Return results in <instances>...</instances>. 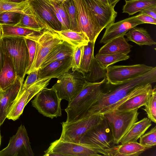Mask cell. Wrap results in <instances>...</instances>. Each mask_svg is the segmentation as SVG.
Masks as SVG:
<instances>
[{
	"label": "cell",
	"mask_w": 156,
	"mask_h": 156,
	"mask_svg": "<svg viewBox=\"0 0 156 156\" xmlns=\"http://www.w3.org/2000/svg\"><path fill=\"white\" fill-rule=\"evenodd\" d=\"M156 82V67L142 75L120 83L113 84L106 80L101 85L96 101L85 117L94 114H104L114 110L129 98L152 90L151 84Z\"/></svg>",
	"instance_id": "1"
},
{
	"label": "cell",
	"mask_w": 156,
	"mask_h": 156,
	"mask_svg": "<svg viewBox=\"0 0 156 156\" xmlns=\"http://www.w3.org/2000/svg\"><path fill=\"white\" fill-rule=\"evenodd\" d=\"M106 78L97 83L87 82L81 91L69 102L65 111L67 114L66 123H69L85 117L90 108L96 101L100 91L101 85Z\"/></svg>",
	"instance_id": "2"
},
{
	"label": "cell",
	"mask_w": 156,
	"mask_h": 156,
	"mask_svg": "<svg viewBox=\"0 0 156 156\" xmlns=\"http://www.w3.org/2000/svg\"><path fill=\"white\" fill-rule=\"evenodd\" d=\"M2 48L10 56L17 77L23 83L29 62V55L25 38L20 37H1Z\"/></svg>",
	"instance_id": "3"
},
{
	"label": "cell",
	"mask_w": 156,
	"mask_h": 156,
	"mask_svg": "<svg viewBox=\"0 0 156 156\" xmlns=\"http://www.w3.org/2000/svg\"><path fill=\"white\" fill-rule=\"evenodd\" d=\"M138 109L122 111L115 109L103 114L110 129L113 144H118L133 124L138 120Z\"/></svg>",
	"instance_id": "4"
},
{
	"label": "cell",
	"mask_w": 156,
	"mask_h": 156,
	"mask_svg": "<svg viewBox=\"0 0 156 156\" xmlns=\"http://www.w3.org/2000/svg\"><path fill=\"white\" fill-rule=\"evenodd\" d=\"M112 143L111 132L105 118L100 124L82 135L79 142V144L104 156H108V151L112 146Z\"/></svg>",
	"instance_id": "5"
},
{
	"label": "cell",
	"mask_w": 156,
	"mask_h": 156,
	"mask_svg": "<svg viewBox=\"0 0 156 156\" xmlns=\"http://www.w3.org/2000/svg\"><path fill=\"white\" fill-rule=\"evenodd\" d=\"M58 79L52 87L61 100L65 99L69 102L76 96L87 82L85 75L77 70L68 71Z\"/></svg>",
	"instance_id": "6"
},
{
	"label": "cell",
	"mask_w": 156,
	"mask_h": 156,
	"mask_svg": "<svg viewBox=\"0 0 156 156\" xmlns=\"http://www.w3.org/2000/svg\"><path fill=\"white\" fill-rule=\"evenodd\" d=\"M102 114H94L76 121L61 123L62 130L59 140L79 144L81 136L89 130L100 124L104 119Z\"/></svg>",
	"instance_id": "7"
},
{
	"label": "cell",
	"mask_w": 156,
	"mask_h": 156,
	"mask_svg": "<svg viewBox=\"0 0 156 156\" xmlns=\"http://www.w3.org/2000/svg\"><path fill=\"white\" fill-rule=\"evenodd\" d=\"M73 1L76 10V27L74 31L84 33L90 41L95 43L103 29L84 0Z\"/></svg>",
	"instance_id": "8"
},
{
	"label": "cell",
	"mask_w": 156,
	"mask_h": 156,
	"mask_svg": "<svg viewBox=\"0 0 156 156\" xmlns=\"http://www.w3.org/2000/svg\"><path fill=\"white\" fill-rule=\"evenodd\" d=\"M61 101L55 89L45 87L35 95L31 103L39 113L53 119L62 115Z\"/></svg>",
	"instance_id": "9"
},
{
	"label": "cell",
	"mask_w": 156,
	"mask_h": 156,
	"mask_svg": "<svg viewBox=\"0 0 156 156\" xmlns=\"http://www.w3.org/2000/svg\"><path fill=\"white\" fill-rule=\"evenodd\" d=\"M63 41L54 31L45 30L36 41L35 57L28 74L32 71L38 70L48 54Z\"/></svg>",
	"instance_id": "10"
},
{
	"label": "cell",
	"mask_w": 156,
	"mask_h": 156,
	"mask_svg": "<svg viewBox=\"0 0 156 156\" xmlns=\"http://www.w3.org/2000/svg\"><path fill=\"white\" fill-rule=\"evenodd\" d=\"M153 68L145 64L109 66L106 69L107 80L113 84L120 83L142 75Z\"/></svg>",
	"instance_id": "11"
},
{
	"label": "cell",
	"mask_w": 156,
	"mask_h": 156,
	"mask_svg": "<svg viewBox=\"0 0 156 156\" xmlns=\"http://www.w3.org/2000/svg\"><path fill=\"white\" fill-rule=\"evenodd\" d=\"M27 3L46 29L62 30V25L56 17L54 8L48 0H28Z\"/></svg>",
	"instance_id": "12"
},
{
	"label": "cell",
	"mask_w": 156,
	"mask_h": 156,
	"mask_svg": "<svg viewBox=\"0 0 156 156\" xmlns=\"http://www.w3.org/2000/svg\"><path fill=\"white\" fill-rule=\"evenodd\" d=\"M27 131L21 125L16 134L10 138L8 146L0 151V156H34Z\"/></svg>",
	"instance_id": "13"
},
{
	"label": "cell",
	"mask_w": 156,
	"mask_h": 156,
	"mask_svg": "<svg viewBox=\"0 0 156 156\" xmlns=\"http://www.w3.org/2000/svg\"><path fill=\"white\" fill-rule=\"evenodd\" d=\"M51 79L46 78L38 80L28 88L22 93H19L7 118L13 121L18 119L28 102L42 89L46 87Z\"/></svg>",
	"instance_id": "14"
},
{
	"label": "cell",
	"mask_w": 156,
	"mask_h": 156,
	"mask_svg": "<svg viewBox=\"0 0 156 156\" xmlns=\"http://www.w3.org/2000/svg\"><path fill=\"white\" fill-rule=\"evenodd\" d=\"M45 153L52 152L61 156H98L101 155L92 149L79 144L56 140L51 144Z\"/></svg>",
	"instance_id": "15"
},
{
	"label": "cell",
	"mask_w": 156,
	"mask_h": 156,
	"mask_svg": "<svg viewBox=\"0 0 156 156\" xmlns=\"http://www.w3.org/2000/svg\"><path fill=\"white\" fill-rule=\"evenodd\" d=\"M23 83L19 77L5 89L0 90V126L9 114L21 90Z\"/></svg>",
	"instance_id": "16"
},
{
	"label": "cell",
	"mask_w": 156,
	"mask_h": 156,
	"mask_svg": "<svg viewBox=\"0 0 156 156\" xmlns=\"http://www.w3.org/2000/svg\"><path fill=\"white\" fill-rule=\"evenodd\" d=\"M103 30L114 23L117 12L114 8L106 6L99 0H84Z\"/></svg>",
	"instance_id": "17"
},
{
	"label": "cell",
	"mask_w": 156,
	"mask_h": 156,
	"mask_svg": "<svg viewBox=\"0 0 156 156\" xmlns=\"http://www.w3.org/2000/svg\"><path fill=\"white\" fill-rule=\"evenodd\" d=\"M143 23L136 18V16L114 23L105 28L100 43L105 44L116 37L124 36L132 28Z\"/></svg>",
	"instance_id": "18"
},
{
	"label": "cell",
	"mask_w": 156,
	"mask_h": 156,
	"mask_svg": "<svg viewBox=\"0 0 156 156\" xmlns=\"http://www.w3.org/2000/svg\"><path fill=\"white\" fill-rule=\"evenodd\" d=\"M72 56L53 62L38 69V79L59 77L71 68Z\"/></svg>",
	"instance_id": "19"
},
{
	"label": "cell",
	"mask_w": 156,
	"mask_h": 156,
	"mask_svg": "<svg viewBox=\"0 0 156 156\" xmlns=\"http://www.w3.org/2000/svg\"><path fill=\"white\" fill-rule=\"evenodd\" d=\"M150 148L137 142H128L112 146L108 149V156H138Z\"/></svg>",
	"instance_id": "20"
},
{
	"label": "cell",
	"mask_w": 156,
	"mask_h": 156,
	"mask_svg": "<svg viewBox=\"0 0 156 156\" xmlns=\"http://www.w3.org/2000/svg\"><path fill=\"white\" fill-rule=\"evenodd\" d=\"M2 48L4 61L3 66L0 71V90H1L5 89L12 84L17 77L10 56Z\"/></svg>",
	"instance_id": "21"
},
{
	"label": "cell",
	"mask_w": 156,
	"mask_h": 156,
	"mask_svg": "<svg viewBox=\"0 0 156 156\" xmlns=\"http://www.w3.org/2000/svg\"><path fill=\"white\" fill-rule=\"evenodd\" d=\"M133 47L127 42L124 36L116 37L108 41L102 47L98 53L99 54L122 53L128 54Z\"/></svg>",
	"instance_id": "22"
},
{
	"label": "cell",
	"mask_w": 156,
	"mask_h": 156,
	"mask_svg": "<svg viewBox=\"0 0 156 156\" xmlns=\"http://www.w3.org/2000/svg\"><path fill=\"white\" fill-rule=\"evenodd\" d=\"M1 37H20L37 41L44 31H37L17 26L0 25Z\"/></svg>",
	"instance_id": "23"
},
{
	"label": "cell",
	"mask_w": 156,
	"mask_h": 156,
	"mask_svg": "<svg viewBox=\"0 0 156 156\" xmlns=\"http://www.w3.org/2000/svg\"><path fill=\"white\" fill-rule=\"evenodd\" d=\"M74 48L71 44L64 41L48 54L40 68H43L53 62L62 60L72 56Z\"/></svg>",
	"instance_id": "24"
},
{
	"label": "cell",
	"mask_w": 156,
	"mask_h": 156,
	"mask_svg": "<svg viewBox=\"0 0 156 156\" xmlns=\"http://www.w3.org/2000/svg\"><path fill=\"white\" fill-rule=\"evenodd\" d=\"M151 125V121L147 117L136 122L122 138L120 143L122 144L128 142H137Z\"/></svg>",
	"instance_id": "25"
},
{
	"label": "cell",
	"mask_w": 156,
	"mask_h": 156,
	"mask_svg": "<svg viewBox=\"0 0 156 156\" xmlns=\"http://www.w3.org/2000/svg\"><path fill=\"white\" fill-rule=\"evenodd\" d=\"M127 41L134 42L140 46L156 45V42L151 37L147 30L136 27L130 29L125 35Z\"/></svg>",
	"instance_id": "26"
},
{
	"label": "cell",
	"mask_w": 156,
	"mask_h": 156,
	"mask_svg": "<svg viewBox=\"0 0 156 156\" xmlns=\"http://www.w3.org/2000/svg\"><path fill=\"white\" fill-rule=\"evenodd\" d=\"M61 38L72 45L74 48L87 45L90 41L86 34L82 32H78L70 30L55 31Z\"/></svg>",
	"instance_id": "27"
},
{
	"label": "cell",
	"mask_w": 156,
	"mask_h": 156,
	"mask_svg": "<svg viewBox=\"0 0 156 156\" xmlns=\"http://www.w3.org/2000/svg\"><path fill=\"white\" fill-rule=\"evenodd\" d=\"M152 89L149 91L141 93L128 98L115 109L122 111H129L138 109L144 106L151 94Z\"/></svg>",
	"instance_id": "28"
},
{
	"label": "cell",
	"mask_w": 156,
	"mask_h": 156,
	"mask_svg": "<svg viewBox=\"0 0 156 156\" xmlns=\"http://www.w3.org/2000/svg\"><path fill=\"white\" fill-rule=\"evenodd\" d=\"M28 5L26 14H22L20 22L15 26L37 31H44L46 29L45 26L32 11Z\"/></svg>",
	"instance_id": "29"
},
{
	"label": "cell",
	"mask_w": 156,
	"mask_h": 156,
	"mask_svg": "<svg viewBox=\"0 0 156 156\" xmlns=\"http://www.w3.org/2000/svg\"><path fill=\"white\" fill-rule=\"evenodd\" d=\"M122 12L132 15L150 6L156 5V0H125Z\"/></svg>",
	"instance_id": "30"
},
{
	"label": "cell",
	"mask_w": 156,
	"mask_h": 156,
	"mask_svg": "<svg viewBox=\"0 0 156 156\" xmlns=\"http://www.w3.org/2000/svg\"><path fill=\"white\" fill-rule=\"evenodd\" d=\"M84 75L87 82H99L106 78V69L101 66L94 57L88 72Z\"/></svg>",
	"instance_id": "31"
},
{
	"label": "cell",
	"mask_w": 156,
	"mask_h": 156,
	"mask_svg": "<svg viewBox=\"0 0 156 156\" xmlns=\"http://www.w3.org/2000/svg\"><path fill=\"white\" fill-rule=\"evenodd\" d=\"M94 43L89 41L83 47L80 68L78 70L84 75L88 71L93 58Z\"/></svg>",
	"instance_id": "32"
},
{
	"label": "cell",
	"mask_w": 156,
	"mask_h": 156,
	"mask_svg": "<svg viewBox=\"0 0 156 156\" xmlns=\"http://www.w3.org/2000/svg\"><path fill=\"white\" fill-rule=\"evenodd\" d=\"M95 58L101 66L104 69H106L110 65L118 62L126 60L129 58L127 54L122 53H114L96 55Z\"/></svg>",
	"instance_id": "33"
},
{
	"label": "cell",
	"mask_w": 156,
	"mask_h": 156,
	"mask_svg": "<svg viewBox=\"0 0 156 156\" xmlns=\"http://www.w3.org/2000/svg\"><path fill=\"white\" fill-rule=\"evenodd\" d=\"M144 110L148 118L154 123L156 122V88L153 89L151 94L149 97L147 102L144 105Z\"/></svg>",
	"instance_id": "34"
},
{
	"label": "cell",
	"mask_w": 156,
	"mask_h": 156,
	"mask_svg": "<svg viewBox=\"0 0 156 156\" xmlns=\"http://www.w3.org/2000/svg\"><path fill=\"white\" fill-rule=\"evenodd\" d=\"M27 2L16 3L8 0H0V12L10 11L24 14Z\"/></svg>",
	"instance_id": "35"
},
{
	"label": "cell",
	"mask_w": 156,
	"mask_h": 156,
	"mask_svg": "<svg viewBox=\"0 0 156 156\" xmlns=\"http://www.w3.org/2000/svg\"><path fill=\"white\" fill-rule=\"evenodd\" d=\"M22 14L14 11L0 12V25L15 26L20 22Z\"/></svg>",
	"instance_id": "36"
},
{
	"label": "cell",
	"mask_w": 156,
	"mask_h": 156,
	"mask_svg": "<svg viewBox=\"0 0 156 156\" xmlns=\"http://www.w3.org/2000/svg\"><path fill=\"white\" fill-rule=\"evenodd\" d=\"M70 22V30L74 31L76 27V7L73 0H66L62 2Z\"/></svg>",
	"instance_id": "37"
},
{
	"label": "cell",
	"mask_w": 156,
	"mask_h": 156,
	"mask_svg": "<svg viewBox=\"0 0 156 156\" xmlns=\"http://www.w3.org/2000/svg\"><path fill=\"white\" fill-rule=\"evenodd\" d=\"M50 4L53 6L63 20L64 27L62 30L70 29V22L67 12L62 2L48 0Z\"/></svg>",
	"instance_id": "38"
},
{
	"label": "cell",
	"mask_w": 156,
	"mask_h": 156,
	"mask_svg": "<svg viewBox=\"0 0 156 156\" xmlns=\"http://www.w3.org/2000/svg\"><path fill=\"white\" fill-rule=\"evenodd\" d=\"M139 143L141 145L150 147L156 144V126H155L150 131L143 134L140 138Z\"/></svg>",
	"instance_id": "39"
},
{
	"label": "cell",
	"mask_w": 156,
	"mask_h": 156,
	"mask_svg": "<svg viewBox=\"0 0 156 156\" xmlns=\"http://www.w3.org/2000/svg\"><path fill=\"white\" fill-rule=\"evenodd\" d=\"M83 47L79 46L74 48L72 56L71 68L72 71H78L80 68Z\"/></svg>",
	"instance_id": "40"
},
{
	"label": "cell",
	"mask_w": 156,
	"mask_h": 156,
	"mask_svg": "<svg viewBox=\"0 0 156 156\" xmlns=\"http://www.w3.org/2000/svg\"><path fill=\"white\" fill-rule=\"evenodd\" d=\"M25 39L29 55V64L26 73V74H28L35 57L36 43L35 41L27 38H25Z\"/></svg>",
	"instance_id": "41"
},
{
	"label": "cell",
	"mask_w": 156,
	"mask_h": 156,
	"mask_svg": "<svg viewBox=\"0 0 156 156\" xmlns=\"http://www.w3.org/2000/svg\"><path fill=\"white\" fill-rule=\"evenodd\" d=\"M38 70H35L28 74L24 83L23 84L19 93L22 92L28 88L38 80Z\"/></svg>",
	"instance_id": "42"
},
{
	"label": "cell",
	"mask_w": 156,
	"mask_h": 156,
	"mask_svg": "<svg viewBox=\"0 0 156 156\" xmlns=\"http://www.w3.org/2000/svg\"><path fill=\"white\" fill-rule=\"evenodd\" d=\"M136 18L144 23L156 24V19L147 15L140 13L136 16Z\"/></svg>",
	"instance_id": "43"
},
{
	"label": "cell",
	"mask_w": 156,
	"mask_h": 156,
	"mask_svg": "<svg viewBox=\"0 0 156 156\" xmlns=\"http://www.w3.org/2000/svg\"><path fill=\"white\" fill-rule=\"evenodd\" d=\"M140 13L150 16L156 19V5L150 6L141 11Z\"/></svg>",
	"instance_id": "44"
},
{
	"label": "cell",
	"mask_w": 156,
	"mask_h": 156,
	"mask_svg": "<svg viewBox=\"0 0 156 156\" xmlns=\"http://www.w3.org/2000/svg\"><path fill=\"white\" fill-rule=\"evenodd\" d=\"M4 61V55L3 50L2 47L0 40V71L3 65Z\"/></svg>",
	"instance_id": "45"
},
{
	"label": "cell",
	"mask_w": 156,
	"mask_h": 156,
	"mask_svg": "<svg viewBox=\"0 0 156 156\" xmlns=\"http://www.w3.org/2000/svg\"><path fill=\"white\" fill-rule=\"evenodd\" d=\"M109 5L111 7L114 8L117 3L120 0H107Z\"/></svg>",
	"instance_id": "46"
},
{
	"label": "cell",
	"mask_w": 156,
	"mask_h": 156,
	"mask_svg": "<svg viewBox=\"0 0 156 156\" xmlns=\"http://www.w3.org/2000/svg\"><path fill=\"white\" fill-rule=\"evenodd\" d=\"M12 2L16 3H20L28 1V0H8Z\"/></svg>",
	"instance_id": "47"
},
{
	"label": "cell",
	"mask_w": 156,
	"mask_h": 156,
	"mask_svg": "<svg viewBox=\"0 0 156 156\" xmlns=\"http://www.w3.org/2000/svg\"><path fill=\"white\" fill-rule=\"evenodd\" d=\"M103 4L106 6H110L108 3L107 0H99Z\"/></svg>",
	"instance_id": "48"
},
{
	"label": "cell",
	"mask_w": 156,
	"mask_h": 156,
	"mask_svg": "<svg viewBox=\"0 0 156 156\" xmlns=\"http://www.w3.org/2000/svg\"><path fill=\"white\" fill-rule=\"evenodd\" d=\"M1 26H0V40L1 39Z\"/></svg>",
	"instance_id": "49"
},
{
	"label": "cell",
	"mask_w": 156,
	"mask_h": 156,
	"mask_svg": "<svg viewBox=\"0 0 156 156\" xmlns=\"http://www.w3.org/2000/svg\"><path fill=\"white\" fill-rule=\"evenodd\" d=\"M1 134H0V146L1 145Z\"/></svg>",
	"instance_id": "50"
},
{
	"label": "cell",
	"mask_w": 156,
	"mask_h": 156,
	"mask_svg": "<svg viewBox=\"0 0 156 156\" xmlns=\"http://www.w3.org/2000/svg\"><path fill=\"white\" fill-rule=\"evenodd\" d=\"M59 0V1H60V2H63L64 1H65L66 0Z\"/></svg>",
	"instance_id": "51"
},
{
	"label": "cell",
	"mask_w": 156,
	"mask_h": 156,
	"mask_svg": "<svg viewBox=\"0 0 156 156\" xmlns=\"http://www.w3.org/2000/svg\"><path fill=\"white\" fill-rule=\"evenodd\" d=\"M53 0V1H56V2L59 1V0Z\"/></svg>",
	"instance_id": "52"
}]
</instances>
